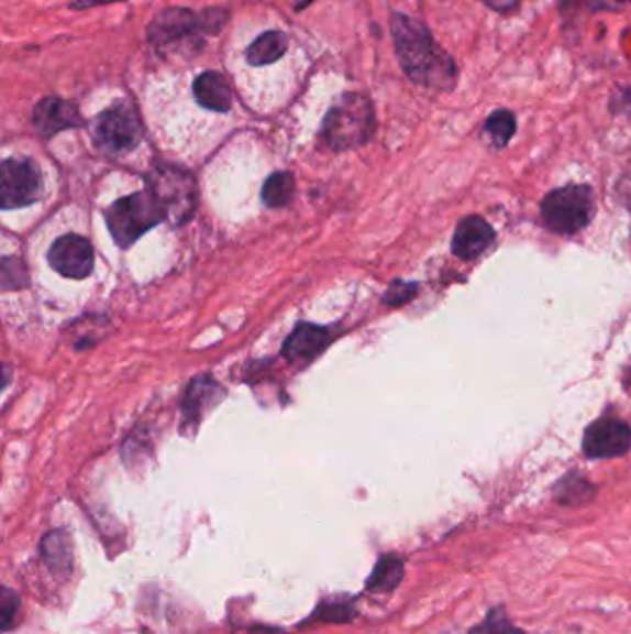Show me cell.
I'll use <instances>...</instances> for the list:
<instances>
[{"mask_svg": "<svg viewBox=\"0 0 631 634\" xmlns=\"http://www.w3.org/2000/svg\"><path fill=\"white\" fill-rule=\"evenodd\" d=\"M108 2H115V0H78L75 4H70V8L75 10H84V8L99 7V4H108Z\"/></svg>", "mask_w": 631, "mask_h": 634, "instance_id": "obj_27", "label": "cell"}, {"mask_svg": "<svg viewBox=\"0 0 631 634\" xmlns=\"http://www.w3.org/2000/svg\"><path fill=\"white\" fill-rule=\"evenodd\" d=\"M544 223L562 234H574L589 225L595 199L587 186H565L546 195L541 206Z\"/></svg>", "mask_w": 631, "mask_h": 634, "instance_id": "obj_4", "label": "cell"}, {"mask_svg": "<svg viewBox=\"0 0 631 634\" xmlns=\"http://www.w3.org/2000/svg\"><path fill=\"white\" fill-rule=\"evenodd\" d=\"M416 294L417 288L413 284H395V286L389 288L384 300H386L387 305H403Z\"/></svg>", "mask_w": 631, "mask_h": 634, "instance_id": "obj_23", "label": "cell"}, {"mask_svg": "<svg viewBox=\"0 0 631 634\" xmlns=\"http://www.w3.org/2000/svg\"><path fill=\"white\" fill-rule=\"evenodd\" d=\"M224 390L217 386L215 382L211 379H197V381L189 386L188 395L184 400V414H186V419L191 422V419H199L202 416V412L206 411V406L215 405L217 401L221 400V395Z\"/></svg>", "mask_w": 631, "mask_h": 634, "instance_id": "obj_16", "label": "cell"}, {"mask_svg": "<svg viewBox=\"0 0 631 634\" xmlns=\"http://www.w3.org/2000/svg\"><path fill=\"white\" fill-rule=\"evenodd\" d=\"M330 341H332V335L326 327L299 324L284 343V357L295 364L311 362L326 349Z\"/></svg>", "mask_w": 631, "mask_h": 634, "instance_id": "obj_12", "label": "cell"}, {"mask_svg": "<svg viewBox=\"0 0 631 634\" xmlns=\"http://www.w3.org/2000/svg\"><path fill=\"white\" fill-rule=\"evenodd\" d=\"M585 4L595 12H619L631 4V0H585Z\"/></svg>", "mask_w": 631, "mask_h": 634, "instance_id": "obj_25", "label": "cell"}, {"mask_svg": "<svg viewBox=\"0 0 631 634\" xmlns=\"http://www.w3.org/2000/svg\"><path fill=\"white\" fill-rule=\"evenodd\" d=\"M484 132L487 138L491 140L492 145L497 149H502L508 145L514 132H517V119L514 113L509 110H497L487 118L484 124Z\"/></svg>", "mask_w": 631, "mask_h": 634, "instance_id": "obj_19", "label": "cell"}, {"mask_svg": "<svg viewBox=\"0 0 631 634\" xmlns=\"http://www.w3.org/2000/svg\"><path fill=\"white\" fill-rule=\"evenodd\" d=\"M295 195V181L289 173H275L264 184L262 199L269 208H284Z\"/></svg>", "mask_w": 631, "mask_h": 634, "instance_id": "obj_18", "label": "cell"}, {"mask_svg": "<svg viewBox=\"0 0 631 634\" xmlns=\"http://www.w3.org/2000/svg\"><path fill=\"white\" fill-rule=\"evenodd\" d=\"M141 124L129 105L111 106L95 123V143L106 154H126L140 145Z\"/></svg>", "mask_w": 631, "mask_h": 634, "instance_id": "obj_6", "label": "cell"}, {"mask_svg": "<svg viewBox=\"0 0 631 634\" xmlns=\"http://www.w3.org/2000/svg\"><path fill=\"white\" fill-rule=\"evenodd\" d=\"M375 108L362 94L341 95L322 124L324 141L333 151L362 147L375 135Z\"/></svg>", "mask_w": 631, "mask_h": 634, "instance_id": "obj_2", "label": "cell"}, {"mask_svg": "<svg viewBox=\"0 0 631 634\" xmlns=\"http://www.w3.org/2000/svg\"><path fill=\"white\" fill-rule=\"evenodd\" d=\"M492 241H495V232H492L491 225L478 216H471L457 225L456 234L452 240V251L460 259L473 260L486 253L487 249L492 245Z\"/></svg>", "mask_w": 631, "mask_h": 634, "instance_id": "obj_13", "label": "cell"}, {"mask_svg": "<svg viewBox=\"0 0 631 634\" xmlns=\"http://www.w3.org/2000/svg\"><path fill=\"white\" fill-rule=\"evenodd\" d=\"M200 15H202V23H204V32L208 34H215L217 30L222 29V24L226 23V19H229L226 10H221V8H211Z\"/></svg>", "mask_w": 631, "mask_h": 634, "instance_id": "obj_24", "label": "cell"}, {"mask_svg": "<svg viewBox=\"0 0 631 634\" xmlns=\"http://www.w3.org/2000/svg\"><path fill=\"white\" fill-rule=\"evenodd\" d=\"M555 493L562 505H582L593 495V488L584 479H565Z\"/></svg>", "mask_w": 631, "mask_h": 634, "instance_id": "obj_21", "label": "cell"}, {"mask_svg": "<svg viewBox=\"0 0 631 634\" xmlns=\"http://www.w3.org/2000/svg\"><path fill=\"white\" fill-rule=\"evenodd\" d=\"M42 195V173L29 158H8L2 164L0 199L4 210L32 205Z\"/></svg>", "mask_w": 631, "mask_h": 634, "instance_id": "obj_7", "label": "cell"}, {"mask_svg": "<svg viewBox=\"0 0 631 634\" xmlns=\"http://www.w3.org/2000/svg\"><path fill=\"white\" fill-rule=\"evenodd\" d=\"M48 264L59 275L80 281L93 271V247L82 236H62L48 251Z\"/></svg>", "mask_w": 631, "mask_h": 634, "instance_id": "obj_8", "label": "cell"}, {"mask_svg": "<svg viewBox=\"0 0 631 634\" xmlns=\"http://www.w3.org/2000/svg\"><path fill=\"white\" fill-rule=\"evenodd\" d=\"M468 634H527L509 620L508 612L503 606H495L487 612L486 620L471 628Z\"/></svg>", "mask_w": 631, "mask_h": 634, "instance_id": "obj_20", "label": "cell"}, {"mask_svg": "<svg viewBox=\"0 0 631 634\" xmlns=\"http://www.w3.org/2000/svg\"><path fill=\"white\" fill-rule=\"evenodd\" d=\"M34 127L45 138L58 134L62 130L75 129L82 124V116L78 112L77 105L70 100L48 97L37 102L34 108Z\"/></svg>", "mask_w": 631, "mask_h": 634, "instance_id": "obj_11", "label": "cell"}, {"mask_svg": "<svg viewBox=\"0 0 631 634\" xmlns=\"http://www.w3.org/2000/svg\"><path fill=\"white\" fill-rule=\"evenodd\" d=\"M197 32H204L200 13L186 8H169L154 18L153 23L148 24L146 35L156 47H165L191 37Z\"/></svg>", "mask_w": 631, "mask_h": 634, "instance_id": "obj_9", "label": "cell"}, {"mask_svg": "<svg viewBox=\"0 0 631 634\" xmlns=\"http://www.w3.org/2000/svg\"><path fill=\"white\" fill-rule=\"evenodd\" d=\"M481 4H486L489 10L497 13H511L521 7L522 0H479Z\"/></svg>", "mask_w": 631, "mask_h": 634, "instance_id": "obj_26", "label": "cell"}, {"mask_svg": "<svg viewBox=\"0 0 631 634\" xmlns=\"http://www.w3.org/2000/svg\"><path fill=\"white\" fill-rule=\"evenodd\" d=\"M19 601L18 593L13 592L12 588H4L0 593V617H2V631H10L12 628L13 617L18 614Z\"/></svg>", "mask_w": 631, "mask_h": 634, "instance_id": "obj_22", "label": "cell"}, {"mask_svg": "<svg viewBox=\"0 0 631 634\" xmlns=\"http://www.w3.org/2000/svg\"><path fill=\"white\" fill-rule=\"evenodd\" d=\"M193 95L206 110L211 112H229L232 108V89L226 78L221 77L215 70H206L193 83Z\"/></svg>", "mask_w": 631, "mask_h": 634, "instance_id": "obj_14", "label": "cell"}, {"mask_svg": "<svg viewBox=\"0 0 631 634\" xmlns=\"http://www.w3.org/2000/svg\"><path fill=\"white\" fill-rule=\"evenodd\" d=\"M165 218V208L151 189L119 199L106 211L110 234L121 249H129Z\"/></svg>", "mask_w": 631, "mask_h": 634, "instance_id": "obj_3", "label": "cell"}, {"mask_svg": "<svg viewBox=\"0 0 631 634\" xmlns=\"http://www.w3.org/2000/svg\"><path fill=\"white\" fill-rule=\"evenodd\" d=\"M391 35L400 67L411 83L441 94L454 91L460 69L451 54L433 40L427 24L403 13H392Z\"/></svg>", "mask_w": 631, "mask_h": 634, "instance_id": "obj_1", "label": "cell"}, {"mask_svg": "<svg viewBox=\"0 0 631 634\" xmlns=\"http://www.w3.org/2000/svg\"><path fill=\"white\" fill-rule=\"evenodd\" d=\"M630 449L631 427L620 419H600L585 430L584 451L587 457H622Z\"/></svg>", "mask_w": 631, "mask_h": 634, "instance_id": "obj_10", "label": "cell"}, {"mask_svg": "<svg viewBox=\"0 0 631 634\" xmlns=\"http://www.w3.org/2000/svg\"><path fill=\"white\" fill-rule=\"evenodd\" d=\"M403 577V562L397 557L380 558L376 564L373 576L368 579L367 588L375 592H391L400 584Z\"/></svg>", "mask_w": 631, "mask_h": 634, "instance_id": "obj_17", "label": "cell"}, {"mask_svg": "<svg viewBox=\"0 0 631 634\" xmlns=\"http://www.w3.org/2000/svg\"><path fill=\"white\" fill-rule=\"evenodd\" d=\"M287 43L289 40L280 30L265 32L248 47L246 59H248V64L256 65V67L275 64L286 54Z\"/></svg>", "mask_w": 631, "mask_h": 634, "instance_id": "obj_15", "label": "cell"}, {"mask_svg": "<svg viewBox=\"0 0 631 634\" xmlns=\"http://www.w3.org/2000/svg\"><path fill=\"white\" fill-rule=\"evenodd\" d=\"M151 192L158 197L167 218L175 225L186 223L197 206L193 176L176 167H162L151 176Z\"/></svg>", "mask_w": 631, "mask_h": 634, "instance_id": "obj_5", "label": "cell"}]
</instances>
